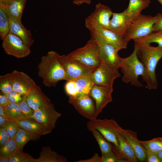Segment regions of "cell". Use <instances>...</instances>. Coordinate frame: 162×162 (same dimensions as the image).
Wrapping results in <instances>:
<instances>
[{"mask_svg": "<svg viewBox=\"0 0 162 162\" xmlns=\"http://www.w3.org/2000/svg\"><path fill=\"white\" fill-rule=\"evenodd\" d=\"M68 102L78 113L89 120L96 118L98 116L94 101L89 94H80L69 97Z\"/></svg>", "mask_w": 162, "mask_h": 162, "instance_id": "9", "label": "cell"}, {"mask_svg": "<svg viewBox=\"0 0 162 162\" xmlns=\"http://www.w3.org/2000/svg\"><path fill=\"white\" fill-rule=\"evenodd\" d=\"M97 42L99 45V58L101 62L115 69H118L120 68L121 57L118 55V52L121 50L112 45Z\"/></svg>", "mask_w": 162, "mask_h": 162, "instance_id": "15", "label": "cell"}, {"mask_svg": "<svg viewBox=\"0 0 162 162\" xmlns=\"http://www.w3.org/2000/svg\"><path fill=\"white\" fill-rule=\"evenodd\" d=\"M40 136L20 127L14 136L17 149L22 151L27 142L31 140H37Z\"/></svg>", "mask_w": 162, "mask_h": 162, "instance_id": "25", "label": "cell"}, {"mask_svg": "<svg viewBox=\"0 0 162 162\" xmlns=\"http://www.w3.org/2000/svg\"><path fill=\"white\" fill-rule=\"evenodd\" d=\"M99 146L102 154L112 151V144L107 141L98 130H93L90 131Z\"/></svg>", "mask_w": 162, "mask_h": 162, "instance_id": "30", "label": "cell"}, {"mask_svg": "<svg viewBox=\"0 0 162 162\" xmlns=\"http://www.w3.org/2000/svg\"><path fill=\"white\" fill-rule=\"evenodd\" d=\"M58 58L65 71L66 81L75 80L91 74L95 69L89 67L72 59L67 55H60L58 54Z\"/></svg>", "mask_w": 162, "mask_h": 162, "instance_id": "8", "label": "cell"}, {"mask_svg": "<svg viewBox=\"0 0 162 162\" xmlns=\"http://www.w3.org/2000/svg\"><path fill=\"white\" fill-rule=\"evenodd\" d=\"M61 116V113L55 110L52 104L35 111L30 118L42 124L52 130L55 128L57 120Z\"/></svg>", "mask_w": 162, "mask_h": 162, "instance_id": "14", "label": "cell"}, {"mask_svg": "<svg viewBox=\"0 0 162 162\" xmlns=\"http://www.w3.org/2000/svg\"><path fill=\"white\" fill-rule=\"evenodd\" d=\"M9 103L6 95L1 92L0 94V106L4 107Z\"/></svg>", "mask_w": 162, "mask_h": 162, "instance_id": "45", "label": "cell"}, {"mask_svg": "<svg viewBox=\"0 0 162 162\" xmlns=\"http://www.w3.org/2000/svg\"><path fill=\"white\" fill-rule=\"evenodd\" d=\"M27 0H13L5 6L6 14L9 19L21 22L22 15Z\"/></svg>", "mask_w": 162, "mask_h": 162, "instance_id": "23", "label": "cell"}, {"mask_svg": "<svg viewBox=\"0 0 162 162\" xmlns=\"http://www.w3.org/2000/svg\"><path fill=\"white\" fill-rule=\"evenodd\" d=\"M10 120H7L3 116H0V127L4 126Z\"/></svg>", "mask_w": 162, "mask_h": 162, "instance_id": "48", "label": "cell"}, {"mask_svg": "<svg viewBox=\"0 0 162 162\" xmlns=\"http://www.w3.org/2000/svg\"><path fill=\"white\" fill-rule=\"evenodd\" d=\"M147 151V161L148 162H160L157 153L152 151Z\"/></svg>", "mask_w": 162, "mask_h": 162, "instance_id": "43", "label": "cell"}, {"mask_svg": "<svg viewBox=\"0 0 162 162\" xmlns=\"http://www.w3.org/2000/svg\"><path fill=\"white\" fill-rule=\"evenodd\" d=\"M11 73L13 77V90L24 95L37 85L34 81L25 73L16 70Z\"/></svg>", "mask_w": 162, "mask_h": 162, "instance_id": "18", "label": "cell"}, {"mask_svg": "<svg viewBox=\"0 0 162 162\" xmlns=\"http://www.w3.org/2000/svg\"><path fill=\"white\" fill-rule=\"evenodd\" d=\"M3 107L11 120L17 122L26 118L21 110L19 103H9Z\"/></svg>", "mask_w": 162, "mask_h": 162, "instance_id": "28", "label": "cell"}, {"mask_svg": "<svg viewBox=\"0 0 162 162\" xmlns=\"http://www.w3.org/2000/svg\"><path fill=\"white\" fill-rule=\"evenodd\" d=\"M67 56L94 69H96L101 63L98 44L95 39L92 38L84 46L77 49Z\"/></svg>", "mask_w": 162, "mask_h": 162, "instance_id": "4", "label": "cell"}, {"mask_svg": "<svg viewBox=\"0 0 162 162\" xmlns=\"http://www.w3.org/2000/svg\"><path fill=\"white\" fill-rule=\"evenodd\" d=\"M19 104L21 110L26 118H30L33 115L35 111L28 104L24 97L23 100L19 103Z\"/></svg>", "mask_w": 162, "mask_h": 162, "instance_id": "38", "label": "cell"}, {"mask_svg": "<svg viewBox=\"0 0 162 162\" xmlns=\"http://www.w3.org/2000/svg\"><path fill=\"white\" fill-rule=\"evenodd\" d=\"M118 140L119 145L118 147L112 144V151L116 156L118 162H137L134 150L122 131L118 135Z\"/></svg>", "mask_w": 162, "mask_h": 162, "instance_id": "17", "label": "cell"}, {"mask_svg": "<svg viewBox=\"0 0 162 162\" xmlns=\"http://www.w3.org/2000/svg\"><path fill=\"white\" fill-rule=\"evenodd\" d=\"M9 21L5 6L0 5V37L2 40L10 32Z\"/></svg>", "mask_w": 162, "mask_h": 162, "instance_id": "31", "label": "cell"}, {"mask_svg": "<svg viewBox=\"0 0 162 162\" xmlns=\"http://www.w3.org/2000/svg\"><path fill=\"white\" fill-rule=\"evenodd\" d=\"M134 46L137 48L138 56L145 67V74L142 79L146 83V87L149 90L157 89L158 85L155 70L162 58V48L150 44L134 45Z\"/></svg>", "mask_w": 162, "mask_h": 162, "instance_id": "1", "label": "cell"}, {"mask_svg": "<svg viewBox=\"0 0 162 162\" xmlns=\"http://www.w3.org/2000/svg\"><path fill=\"white\" fill-rule=\"evenodd\" d=\"M64 90L66 94L69 97H75L78 95L74 80L66 81L64 86Z\"/></svg>", "mask_w": 162, "mask_h": 162, "instance_id": "37", "label": "cell"}, {"mask_svg": "<svg viewBox=\"0 0 162 162\" xmlns=\"http://www.w3.org/2000/svg\"><path fill=\"white\" fill-rule=\"evenodd\" d=\"M2 46L6 54L18 58L26 57L31 52L30 47L20 38L10 32L3 40Z\"/></svg>", "mask_w": 162, "mask_h": 162, "instance_id": "10", "label": "cell"}, {"mask_svg": "<svg viewBox=\"0 0 162 162\" xmlns=\"http://www.w3.org/2000/svg\"><path fill=\"white\" fill-rule=\"evenodd\" d=\"M10 159L9 156L0 155V162H9Z\"/></svg>", "mask_w": 162, "mask_h": 162, "instance_id": "49", "label": "cell"}, {"mask_svg": "<svg viewBox=\"0 0 162 162\" xmlns=\"http://www.w3.org/2000/svg\"><path fill=\"white\" fill-rule=\"evenodd\" d=\"M122 134L134 150L138 160L144 161L147 159V151L137 137L136 132L129 129H122Z\"/></svg>", "mask_w": 162, "mask_h": 162, "instance_id": "20", "label": "cell"}, {"mask_svg": "<svg viewBox=\"0 0 162 162\" xmlns=\"http://www.w3.org/2000/svg\"><path fill=\"white\" fill-rule=\"evenodd\" d=\"M10 138L15 136L20 127L16 122L10 120L4 126Z\"/></svg>", "mask_w": 162, "mask_h": 162, "instance_id": "36", "label": "cell"}, {"mask_svg": "<svg viewBox=\"0 0 162 162\" xmlns=\"http://www.w3.org/2000/svg\"><path fill=\"white\" fill-rule=\"evenodd\" d=\"M91 38L97 42L113 45L121 50L127 47L128 42L124 38L110 30L100 28L89 31Z\"/></svg>", "mask_w": 162, "mask_h": 162, "instance_id": "13", "label": "cell"}, {"mask_svg": "<svg viewBox=\"0 0 162 162\" xmlns=\"http://www.w3.org/2000/svg\"><path fill=\"white\" fill-rule=\"evenodd\" d=\"M0 116L7 120H10L8 116L4 111L3 107L1 106H0Z\"/></svg>", "mask_w": 162, "mask_h": 162, "instance_id": "47", "label": "cell"}, {"mask_svg": "<svg viewBox=\"0 0 162 162\" xmlns=\"http://www.w3.org/2000/svg\"><path fill=\"white\" fill-rule=\"evenodd\" d=\"M13 0H0V5L6 6Z\"/></svg>", "mask_w": 162, "mask_h": 162, "instance_id": "50", "label": "cell"}, {"mask_svg": "<svg viewBox=\"0 0 162 162\" xmlns=\"http://www.w3.org/2000/svg\"><path fill=\"white\" fill-rule=\"evenodd\" d=\"M158 157L160 162H162V150L157 152Z\"/></svg>", "mask_w": 162, "mask_h": 162, "instance_id": "51", "label": "cell"}, {"mask_svg": "<svg viewBox=\"0 0 162 162\" xmlns=\"http://www.w3.org/2000/svg\"><path fill=\"white\" fill-rule=\"evenodd\" d=\"M144 148L148 151L157 153L162 150V137H158L147 141H140Z\"/></svg>", "mask_w": 162, "mask_h": 162, "instance_id": "33", "label": "cell"}, {"mask_svg": "<svg viewBox=\"0 0 162 162\" xmlns=\"http://www.w3.org/2000/svg\"><path fill=\"white\" fill-rule=\"evenodd\" d=\"M13 77L11 73L0 76L1 92L6 95L13 89Z\"/></svg>", "mask_w": 162, "mask_h": 162, "instance_id": "32", "label": "cell"}, {"mask_svg": "<svg viewBox=\"0 0 162 162\" xmlns=\"http://www.w3.org/2000/svg\"><path fill=\"white\" fill-rule=\"evenodd\" d=\"M157 0L162 5V0Z\"/></svg>", "mask_w": 162, "mask_h": 162, "instance_id": "52", "label": "cell"}, {"mask_svg": "<svg viewBox=\"0 0 162 162\" xmlns=\"http://www.w3.org/2000/svg\"><path fill=\"white\" fill-rule=\"evenodd\" d=\"M135 20L133 15L126 9L121 13L113 12L109 30L124 38L130 25Z\"/></svg>", "mask_w": 162, "mask_h": 162, "instance_id": "12", "label": "cell"}, {"mask_svg": "<svg viewBox=\"0 0 162 162\" xmlns=\"http://www.w3.org/2000/svg\"><path fill=\"white\" fill-rule=\"evenodd\" d=\"M9 20L10 32L20 38L30 47L34 42L30 31L27 29L21 22L9 19Z\"/></svg>", "mask_w": 162, "mask_h": 162, "instance_id": "22", "label": "cell"}, {"mask_svg": "<svg viewBox=\"0 0 162 162\" xmlns=\"http://www.w3.org/2000/svg\"><path fill=\"white\" fill-rule=\"evenodd\" d=\"M121 76L118 69L103 62H101L92 74L95 84L110 88H113L115 80Z\"/></svg>", "mask_w": 162, "mask_h": 162, "instance_id": "11", "label": "cell"}, {"mask_svg": "<svg viewBox=\"0 0 162 162\" xmlns=\"http://www.w3.org/2000/svg\"><path fill=\"white\" fill-rule=\"evenodd\" d=\"M91 0H73L74 4L79 5L84 3L89 4L91 3Z\"/></svg>", "mask_w": 162, "mask_h": 162, "instance_id": "46", "label": "cell"}, {"mask_svg": "<svg viewBox=\"0 0 162 162\" xmlns=\"http://www.w3.org/2000/svg\"><path fill=\"white\" fill-rule=\"evenodd\" d=\"M0 147H2L10 139L7 131L3 127H0Z\"/></svg>", "mask_w": 162, "mask_h": 162, "instance_id": "41", "label": "cell"}, {"mask_svg": "<svg viewBox=\"0 0 162 162\" xmlns=\"http://www.w3.org/2000/svg\"><path fill=\"white\" fill-rule=\"evenodd\" d=\"M101 162H118V160L112 151L110 153L102 154Z\"/></svg>", "mask_w": 162, "mask_h": 162, "instance_id": "40", "label": "cell"}, {"mask_svg": "<svg viewBox=\"0 0 162 162\" xmlns=\"http://www.w3.org/2000/svg\"><path fill=\"white\" fill-rule=\"evenodd\" d=\"M152 32L148 35L134 40V45L150 44L155 43L162 48V30Z\"/></svg>", "mask_w": 162, "mask_h": 162, "instance_id": "29", "label": "cell"}, {"mask_svg": "<svg viewBox=\"0 0 162 162\" xmlns=\"http://www.w3.org/2000/svg\"><path fill=\"white\" fill-rule=\"evenodd\" d=\"M113 12L111 8L99 3L94 11L85 19V26L89 31L98 28L109 29L110 18Z\"/></svg>", "mask_w": 162, "mask_h": 162, "instance_id": "7", "label": "cell"}, {"mask_svg": "<svg viewBox=\"0 0 162 162\" xmlns=\"http://www.w3.org/2000/svg\"><path fill=\"white\" fill-rule=\"evenodd\" d=\"M10 103H19L23 99L25 95L13 90L6 94Z\"/></svg>", "mask_w": 162, "mask_h": 162, "instance_id": "39", "label": "cell"}, {"mask_svg": "<svg viewBox=\"0 0 162 162\" xmlns=\"http://www.w3.org/2000/svg\"><path fill=\"white\" fill-rule=\"evenodd\" d=\"M150 2V0H130L126 10L132 14L136 19L141 14L143 10L149 6Z\"/></svg>", "mask_w": 162, "mask_h": 162, "instance_id": "27", "label": "cell"}, {"mask_svg": "<svg viewBox=\"0 0 162 162\" xmlns=\"http://www.w3.org/2000/svg\"><path fill=\"white\" fill-rule=\"evenodd\" d=\"M154 16L141 14L131 24L124 38L128 43L146 36L153 32V26L158 18Z\"/></svg>", "mask_w": 162, "mask_h": 162, "instance_id": "6", "label": "cell"}, {"mask_svg": "<svg viewBox=\"0 0 162 162\" xmlns=\"http://www.w3.org/2000/svg\"><path fill=\"white\" fill-rule=\"evenodd\" d=\"M58 55L55 51L48 52L41 57L38 66V76L46 87H54L58 81H66V74L59 61Z\"/></svg>", "mask_w": 162, "mask_h": 162, "instance_id": "2", "label": "cell"}, {"mask_svg": "<svg viewBox=\"0 0 162 162\" xmlns=\"http://www.w3.org/2000/svg\"><path fill=\"white\" fill-rule=\"evenodd\" d=\"M92 74L74 80L78 95L89 94L95 84Z\"/></svg>", "mask_w": 162, "mask_h": 162, "instance_id": "26", "label": "cell"}, {"mask_svg": "<svg viewBox=\"0 0 162 162\" xmlns=\"http://www.w3.org/2000/svg\"><path fill=\"white\" fill-rule=\"evenodd\" d=\"M24 98L28 104L34 111L52 104L39 86H35Z\"/></svg>", "mask_w": 162, "mask_h": 162, "instance_id": "19", "label": "cell"}, {"mask_svg": "<svg viewBox=\"0 0 162 162\" xmlns=\"http://www.w3.org/2000/svg\"><path fill=\"white\" fill-rule=\"evenodd\" d=\"M17 150L14 137L10 138L0 149V155L10 156Z\"/></svg>", "mask_w": 162, "mask_h": 162, "instance_id": "35", "label": "cell"}, {"mask_svg": "<svg viewBox=\"0 0 162 162\" xmlns=\"http://www.w3.org/2000/svg\"><path fill=\"white\" fill-rule=\"evenodd\" d=\"M16 122L20 127L40 136L50 134L52 131L42 124L31 118H25Z\"/></svg>", "mask_w": 162, "mask_h": 162, "instance_id": "21", "label": "cell"}, {"mask_svg": "<svg viewBox=\"0 0 162 162\" xmlns=\"http://www.w3.org/2000/svg\"><path fill=\"white\" fill-rule=\"evenodd\" d=\"M113 91V88L96 84H94L91 89L89 95L94 101L98 116L105 106L112 101Z\"/></svg>", "mask_w": 162, "mask_h": 162, "instance_id": "16", "label": "cell"}, {"mask_svg": "<svg viewBox=\"0 0 162 162\" xmlns=\"http://www.w3.org/2000/svg\"><path fill=\"white\" fill-rule=\"evenodd\" d=\"M67 159L63 156L52 150L49 146H43L39 153V156L34 159L33 162H67Z\"/></svg>", "mask_w": 162, "mask_h": 162, "instance_id": "24", "label": "cell"}, {"mask_svg": "<svg viewBox=\"0 0 162 162\" xmlns=\"http://www.w3.org/2000/svg\"><path fill=\"white\" fill-rule=\"evenodd\" d=\"M88 130L90 131L96 130L109 142L116 147L118 146V136L123 129L113 119H95L89 120L87 124Z\"/></svg>", "mask_w": 162, "mask_h": 162, "instance_id": "5", "label": "cell"}, {"mask_svg": "<svg viewBox=\"0 0 162 162\" xmlns=\"http://www.w3.org/2000/svg\"><path fill=\"white\" fill-rule=\"evenodd\" d=\"M101 157L97 153L90 159L78 161L77 162H101Z\"/></svg>", "mask_w": 162, "mask_h": 162, "instance_id": "44", "label": "cell"}, {"mask_svg": "<svg viewBox=\"0 0 162 162\" xmlns=\"http://www.w3.org/2000/svg\"><path fill=\"white\" fill-rule=\"evenodd\" d=\"M157 20L153 26V32L162 30V13L157 14Z\"/></svg>", "mask_w": 162, "mask_h": 162, "instance_id": "42", "label": "cell"}, {"mask_svg": "<svg viewBox=\"0 0 162 162\" xmlns=\"http://www.w3.org/2000/svg\"><path fill=\"white\" fill-rule=\"evenodd\" d=\"M134 47L131 55L124 58H121L120 68L123 74L122 80L124 83H130L132 86L141 87L142 85L138 80L139 76H141L142 79L145 76V70L138 56L137 48Z\"/></svg>", "mask_w": 162, "mask_h": 162, "instance_id": "3", "label": "cell"}, {"mask_svg": "<svg viewBox=\"0 0 162 162\" xmlns=\"http://www.w3.org/2000/svg\"><path fill=\"white\" fill-rule=\"evenodd\" d=\"M10 157L9 162H33L34 159L28 154L18 149Z\"/></svg>", "mask_w": 162, "mask_h": 162, "instance_id": "34", "label": "cell"}]
</instances>
